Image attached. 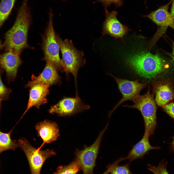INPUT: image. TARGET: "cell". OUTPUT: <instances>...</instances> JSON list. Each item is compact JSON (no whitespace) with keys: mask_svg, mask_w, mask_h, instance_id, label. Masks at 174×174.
<instances>
[{"mask_svg":"<svg viewBox=\"0 0 174 174\" xmlns=\"http://www.w3.org/2000/svg\"><path fill=\"white\" fill-rule=\"evenodd\" d=\"M2 100L1 98H0V107H1V101Z\"/></svg>","mask_w":174,"mask_h":174,"instance_id":"cell-31","label":"cell"},{"mask_svg":"<svg viewBox=\"0 0 174 174\" xmlns=\"http://www.w3.org/2000/svg\"><path fill=\"white\" fill-rule=\"evenodd\" d=\"M52 10L49 8V20L43 36L42 49L44 54V60L54 66L58 70L64 72L61 60L59 56L60 48L56 39L54 29Z\"/></svg>","mask_w":174,"mask_h":174,"instance_id":"cell-4","label":"cell"},{"mask_svg":"<svg viewBox=\"0 0 174 174\" xmlns=\"http://www.w3.org/2000/svg\"><path fill=\"white\" fill-rule=\"evenodd\" d=\"M100 2L104 7V10L107 9L108 7H110L112 4H113L116 7L122 5L123 1L122 0H97L94 2Z\"/></svg>","mask_w":174,"mask_h":174,"instance_id":"cell-24","label":"cell"},{"mask_svg":"<svg viewBox=\"0 0 174 174\" xmlns=\"http://www.w3.org/2000/svg\"><path fill=\"white\" fill-rule=\"evenodd\" d=\"M2 73L0 72V98L2 100L6 101L8 99L12 90L7 87L3 83L1 78Z\"/></svg>","mask_w":174,"mask_h":174,"instance_id":"cell-23","label":"cell"},{"mask_svg":"<svg viewBox=\"0 0 174 174\" xmlns=\"http://www.w3.org/2000/svg\"><path fill=\"white\" fill-rule=\"evenodd\" d=\"M28 1L23 0L13 26L5 34L3 44L6 51H11L20 55L22 50L29 47L27 35L31 17Z\"/></svg>","mask_w":174,"mask_h":174,"instance_id":"cell-1","label":"cell"},{"mask_svg":"<svg viewBox=\"0 0 174 174\" xmlns=\"http://www.w3.org/2000/svg\"><path fill=\"white\" fill-rule=\"evenodd\" d=\"M35 128L38 136L40 137L43 142L38 148L40 150L45 143L49 144L56 140L60 136L59 127L55 122L47 120L36 124Z\"/></svg>","mask_w":174,"mask_h":174,"instance_id":"cell-13","label":"cell"},{"mask_svg":"<svg viewBox=\"0 0 174 174\" xmlns=\"http://www.w3.org/2000/svg\"><path fill=\"white\" fill-rule=\"evenodd\" d=\"M115 80L119 89L123 95L122 98L109 112L110 116L114 111L125 101L130 100L134 101L139 95L140 91L147 86V84H142L138 82V79L130 81L115 77L111 73H109Z\"/></svg>","mask_w":174,"mask_h":174,"instance_id":"cell-10","label":"cell"},{"mask_svg":"<svg viewBox=\"0 0 174 174\" xmlns=\"http://www.w3.org/2000/svg\"><path fill=\"white\" fill-rule=\"evenodd\" d=\"M164 111L174 119V103H168L162 107Z\"/></svg>","mask_w":174,"mask_h":174,"instance_id":"cell-25","label":"cell"},{"mask_svg":"<svg viewBox=\"0 0 174 174\" xmlns=\"http://www.w3.org/2000/svg\"><path fill=\"white\" fill-rule=\"evenodd\" d=\"M170 55L172 60L174 61V42L173 43L172 51Z\"/></svg>","mask_w":174,"mask_h":174,"instance_id":"cell-28","label":"cell"},{"mask_svg":"<svg viewBox=\"0 0 174 174\" xmlns=\"http://www.w3.org/2000/svg\"><path fill=\"white\" fill-rule=\"evenodd\" d=\"M18 143L25 153L28 161L31 174H40L42 167L45 161L56 155L52 150H41L33 147L26 138H21Z\"/></svg>","mask_w":174,"mask_h":174,"instance_id":"cell-6","label":"cell"},{"mask_svg":"<svg viewBox=\"0 0 174 174\" xmlns=\"http://www.w3.org/2000/svg\"><path fill=\"white\" fill-rule=\"evenodd\" d=\"M63 1H65L66 0H62Z\"/></svg>","mask_w":174,"mask_h":174,"instance_id":"cell-32","label":"cell"},{"mask_svg":"<svg viewBox=\"0 0 174 174\" xmlns=\"http://www.w3.org/2000/svg\"><path fill=\"white\" fill-rule=\"evenodd\" d=\"M58 71L51 64L46 62L42 72L37 76L33 74L31 80L28 82L25 86V87H30L37 84H47L51 86L58 83L60 81V77Z\"/></svg>","mask_w":174,"mask_h":174,"instance_id":"cell-15","label":"cell"},{"mask_svg":"<svg viewBox=\"0 0 174 174\" xmlns=\"http://www.w3.org/2000/svg\"><path fill=\"white\" fill-rule=\"evenodd\" d=\"M150 136L148 133L145 132L142 138L133 146L128 155L123 158L124 160L128 159L131 162L136 159L142 158L150 150L160 148L159 147L153 146L150 145L149 140Z\"/></svg>","mask_w":174,"mask_h":174,"instance_id":"cell-17","label":"cell"},{"mask_svg":"<svg viewBox=\"0 0 174 174\" xmlns=\"http://www.w3.org/2000/svg\"><path fill=\"white\" fill-rule=\"evenodd\" d=\"M112 167V164L108 166L107 170L102 174H109Z\"/></svg>","mask_w":174,"mask_h":174,"instance_id":"cell-27","label":"cell"},{"mask_svg":"<svg viewBox=\"0 0 174 174\" xmlns=\"http://www.w3.org/2000/svg\"><path fill=\"white\" fill-rule=\"evenodd\" d=\"M3 48H4L3 44H2L1 41L0 39V51Z\"/></svg>","mask_w":174,"mask_h":174,"instance_id":"cell-29","label":"cell"},{"mask_svg":"<svg viewBox=\"0 0 174 174\" xmlns=\"http://www.w3.org/2000/svg\"><path fill=\"white\" fill-rule=\"evenodd\" d=\"M105 10L106 18L103 24L102 35L108 34L116 38H122L130 29L118 20L117 11L109 12L107 9Z\"/></svg>","mask_w":174,"mask_h":174,"instance_id":"cell-12","label":"cell"},{"mask_svg":"<svg viewBox=\"0 0 174 174\" xmlns=\"http://www.w3.org/2000/svg\"><path fill=\"white\" fill-rule=\"evenodd\" d=\"M108 126L100 132L94 143L82 150H77L75 152V159L79 162L83 174H93V171L103 135Z\"/></svg>","mask_w":174,"mask_h":174,"instance_id":"cell-7","label":"cell"},{"mask_svg":"<svg viewBox=\"0 0 174 174\" xmlns=\"http://www.w3.org/2000/svg\"><path fill=\"white\" fill-rule=\"evenodd\" d=\"M172 146L173 149L174 150V137H173V140L172 143Z\"/></svg>","mask_w":174,"mask_h":174,"instance_id":"cell-30","label":"cell"},{"mask_svg":"<svg viewBox=\"0 0 174 174\" xmlns=\"http://www.w3.org/2000/svg\"><path fill=\"white\" fill-rule=\"evenodd\" d=\"M90 106L84 104L79 96L73 97H65L51 107L49 112L60 116L71 115L89 109Z\"/></svg>","mask_w":174,"mask_h":174,"instance_id":"cell-9","label":"cell"},{"mask_svg":"<svg viewBox=\"0 0 174 174\" xmlns=\"http://www.w3.org/2000/svg\"><path fill=\"white\" fill-rule=\"evenodd\" d=\"M172 1L150 14L143 16L151 19L158 26L157 31L149 44V45L151 47H153L165 33L168 27L174 30V19L168 11L169 5Z\"/></svg>","mask_w":174,"mask_h":174,"instance_id":"cell-8","label":"cell"},{"mask_svg":"<svg viewBox=\"0 0 174 174\" xmlns=\"http://www.w3.org/2000/svg\"><path fill=\"white\" fill-rule=\"evenodd\" d=\"M12 130L9 132L5 133L0 130V153L8 150H14L19 147L18 142L11 138Z\"/></svg>","mask_w":174,"mask_h":174,"instance_id":"cell-18","label":"cell"},{"mask_svg":"<svg viewBox=\"0 0 174 174\" xmlns=\"http://www.w3.org/2000/svg\"><path fill=\"white\" fill-rule=\"evenodd\" d=\"M123 160V158H120L113 163L110 172L111 174H133L130 170L129 163L122 166L118 165L120 162Z\"/></svg>","mask_w":174,"mask_h":174,"instance_id":"cell-21","label":"cell"},{"mask_svg":"<svg viewBox=\"0 0 174 174\" xmlns=\"http://www.w3.org/2000/svg\"><path fill=\"white\" fill-rule=\"evenodd\" d=\"M155 101L159 106L162 107L174 99V89L171 83L168 80L158 81L154 83Z\"/></svg>","mask_w":174,"mask_h":174,"instance_id":"cell-16","label":"cell"},{"mask_svg":"<svg viewBox=\"0 0 174 174\" xmlns=\"http://www.w3.org/2000/svg\"><path fill=\"white\" fill-rule=\"evenodd\" d=\"M81 169L80 164L75 159L68 165L59 167L54 174H76Z\"/></svg>","mask_w":174,"mask_h":174,"instance_id":"cell-20","label":"cell"},{"mask_svg":"<svg viewBox=\"0 0 174 174\" xmlns=\"http://www.w3.org/2000/svg\"><path fill=\"white\" fill-rule=\"evenodd\" d=\"M131 105L123 106L129 108L137 109L141 113L144 120L145 132L150 136L152 135L156 126V113L157 107L152 95L149 89L145 94L140 95L133 102Z\"/></svg>","mask_w":174,"mask_h":174,"instance_id":"cell-5","label":"cell"},{"mask_svg":"<svg viewBox=\"0 0 174 174\" xmlns=\"http://www.w3.org/2000/svg\"><path fill=\"white\" fill-rule=\"evenodd\" d=\"M16 0H1L0 2V29L10 15Z\"/></svg>","mask_w":174,"mask_h":174,"instance_id":"cell-19","label":"cell"},{"mask_svg":"<svg viewBox=\"0 0 174 174\" xmlns=\"http://www.w3.org/2000/svg\"><path fill=\"white\" fill-rule=\"evenodd\" d=\"M50 86L48 84H39L30 87L26 109L21 119L32 107L34 106L39 109L41 105L47 103L46 97L49 93V89Z\"/></svg>","mask_w":174,"mask_h":174,"instance_id":"cell-14","label":"cell"},{"mask_svg":"<svg viewBox=\"0 0 174 174\" xmlns=\"http://www.w3.org/2000/svg\"><path fill=\"white\" fill-rule=\"evenodd\" d=\"M167 162L163 161L159 163L158 165L156 167L150 164L147 165V169L154 174H169L167 170Z\"/></svg>","mask_w":174,"mask_h":174,"instance_id":"cell-22","label":"cell"},{"mask_svg":"<svg viewBox=\"0 0 174 174\" xmlns=\"http://www.w3.org/2000/svg\"><path fill=\"white\" fill-rule=\"evenodd\" d=\"M22 63L20 55L12 51H7L0 54V72H5L8 83L14 81L18 67Z\"/></svg>","mask_w":174,"mask_h":174,"instance_id":"cell-11","label":"cell"},{"mask_svg":"<svg viewBox=\"0 0 174 174\" xmlns=\"http://www.w3.org/2000/svg\"><path fill=\"white\" fill-rule=\"evenodd\" d=\"M56 37L62 54L61 60L64 72L67 74L71 73L73 76L76 93H78L77 80L78 72L86 62L83 57V53L75 48L72 41L68 39L63 40L56 34Z\"/></svg>","mask_w":174,"mask_h":174,"instance_id":"cell-3","label":"cell"},{"mask_svg":"<svg viewBox=\"0 0 174 174\" xmlns=\"http://www.w3.org/2000/svg\"><path fill=\"white\" fill-rule=\"evenodd\" d=\"M128 65L139 76L152 79L168 68L167 62L159 54L142 51L130 55L126 59Z\"/></svg>","mask_w":174,"mask_h":174,"instance_id":"cell-2","label":"cell"},{"mask_svg":"<svg viewBox=\"0 0 174 174\" xmlns=\"http://www.w3.org/2000/svg\"><path fill=\"white\" fill-rule=\"evenodd\" d=\"M172 2L170 13L173 18L174 19V0H172Z\"/></svg>","mask_w":174,"mask_h":174,"instance_id":"cell-26","label":"cell"}]
</instances>
